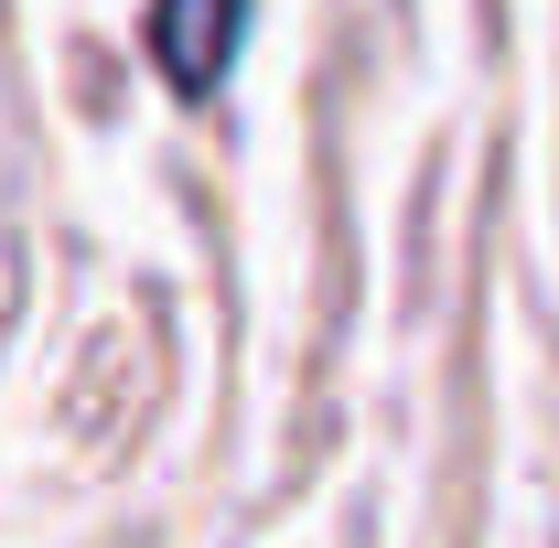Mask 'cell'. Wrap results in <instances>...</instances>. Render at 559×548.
I'll use <instances>...</instances> for the list:
<instances>
[{
	"mask_svg": "<svg viewBox=\"0 0 559 548\" xmlns=\"http://www.w3.org/2000/svg\"><path fill=\"white\" fill-rule=\"evenodd\" d=\"M248 44V0H151V55L173 75V97H215Z\"/></svg>",
	"mask_w": 559,
	"mask_h": 548,
	"instance_id": "cell-1",
	"label": "cell"
}]
</instances>
